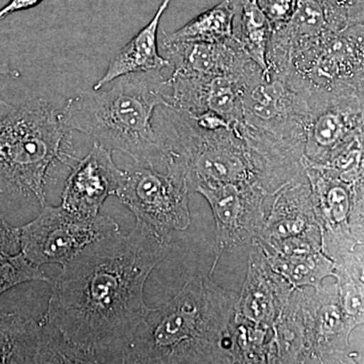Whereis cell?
Instances as JSON below:
<instances>
[{"label":"cell","instance_id":"cell-1","mask_svg":"<svg viewBox=\"0 0 364 364\" xmlns=\"http://www.w3.org/2000/svg\"><path fill=\"white\" fill-rule=\"evenodd\" d=\"M171 251L136 221L93 242L50 279L51 296L43 317L87 363H123L124 353L149 306L146 282Z\"/></svg>","mask_w":364,"mask_h":364},{"label":"cell","instance_id":"cell-2","mask_svg":"<svg viewBox=\"0 0 364 364\" xmlns=\"http://www.w3.org/2000/svg\"><path fill=\"white\" fill-rule=\"evenodd\" d=\"M237 294L196 275L168 303L149 308L123 363H232L230 327Z\"/></svg>","mask_w":364,"mask_h":364},{"label":"cell","instance_id":"cell-3","mask_svg":"<svg viewBox=\"0 0 364 364\" xmlns=\"http://www.w3.org/2000/svg\"><path fill=\"white\" fill-rule=\"evenodd\" d=\"M107 90L85 91L67 100L60 111L68 130L92 136L136 164L166 166L171 140L155 124L154 114L168 105V81L162 70L136 72L114 79Z\"/></svg>","mask_w":364,"mask_h":364},{"label":"cell","instance_id":"cell-4","mask_svg":"<svg viewBox=\"0 0 364 364\" xmlns=\"http://www.w3.org/2000/svg\"><path fill=\"white\" fill-rule=\"evenodd\" d=\"M312 86L293 69L268 71L265 76L252 61L246 71L237 128L284 183L303 169Z\"/></svg>","mask_w":364,"mask_h":364},{"label":"cell","instance_id":"cell-5","mask_svg":"<svg viewBox=\"0 0 364 364\" xmlns=\"http://www.w3.org/2000/svg\"><path fill=\"white\" fill-rule=\"evenodd\" d=\"M159 116L173 136V155L183 163L189 189L196 191L208 184H251L274 193L284 186L237 126L219 114L205 112L191 116L161 105Z\"/></svg>","mask_w":364,"mask_h":364},{"label":"cell","instance_id":"cell-6","mask_svg":"<svg viewBox=\"0 0 364 364\" xmlns=\"http://www.w3.org/2000/svg\"><path fill=\"white\" fill-rule=\"evenodd\" d=\"M0 116V193L46 203V183L56 162L75 159L66 151L60 111L44 98L14 107Z\"/></svg>","mask_w":364,"mask_h":364},{"label":"cell","instance_id":"cell-7","mask_svg":"<svg viewBox=\"0 0 364 364\" xmlns=\"http://www.w3.org/2000/svg\"><path fill=\"white\" fill-rule=\"evenodd\" d=\"M303 166L310 181L323 252L334 264L363 254V170Z\"/></svg>","mask_w":364,"mask_h":364},{"label":"cell","instance_id":"cell-8","mask_svg":"<svg viewBox=\"0 0 364 364\" xmlns=\"http://www.w3.org/2000/svg\"><path fill=\"white\" fill-rule=\"evenodd\" d=\"M166 173L146 165L135 164L124 170L116 196L142 223L163 240L171 241L174 232L191 225L189 189L183 163L171 157Z\"/></svg>","mask_w":364,"mask_h":364},{"label":"cell","instance_id":"cell-9","mask_svg":"<svg viewBox=\"0 0 364 364\" xmlns=\"http://www.w3.org/2000/svg\"><path fill=\"white\" fill-rule=\"evenodd\" d=\"M364 85L323 88L313 85L301 163L326 166L349 148L363 143Z\"/></svg>","mask_w":364,"mask_h":364},{"label":"cell","instance_id":"cell-10","mask_svg":"<svg viewBox=\"0 0 364 364\" xmlns=\"http://www.w3.org/2000/svg\"><path fill=\"white\" fill-rule=\"evenodd\" d=\"M20 230V251L35 264H65L93 242L119 231L112 217H86L62 207L45 205Z\"/></svg>","mask_w":364,"mask_h":364},{"label":"cell","instance_id":"cell-11","mask_svg":"<svg viewBox=\"0 0 364 364\" xmlns=\"http://www.w3.org/2000/svg\"><path fill=\"white\" fill-rule=\"evenodd\" d=\"M263 252L291 254L322 251V237L305 169L277 189L260 233L253 240Z\"/></svg>","mask_w":364,"mask_h":364},{"label":"cell","instance_id":"cell-12","mask_svg":"<svg viewBox=\"0 0 364 364\" xmlns=\"http://www.w3.org/2000/svg\"><path fill=\"white\" fill-rule=\"evenodd\" d=\"M298 289L303 326V351L299 363H358L349 352V338L358 328L345 313L336 282Z\"/></svg>","mask_w":364,"mask_h":364},{"label":"cell","instance_id":"cell-13","mask_svg":"<svg viewBox=\"0 0 364 364\" xmlns=\"http://www.w3.org/2000/svg\"><path fill=\"white\" fill-rule=\"evenodd\" d=\"M205 196L214 214L217 241L210 274L223 254L252 243L262 230L273 193L251 184H208L196 189Z\"/></svg>","mask_w":364,"mask_h":364},{"label":"cell","instance_id":"cell-14","mask_svg":"<svg viewBox=\"0 0 364 364\" xmlns=\"http://www.w3.org/2000/svg\"><path fill=\"white\" fill-rule=\"evenodd\" d=\"M291 69L318 87L364 85V23L326 33Z\"/></svg>","mask_w":364,"mask_h":364},{"label":"cell","instance_id":"cell-15","mask_svg":"<svg viewBox=\"0 0 364 364\" xmlns=\"http://www.w3.org/2000/svg\"><path fill=\"white\" fill-rule=\"evenodd\" d=\"M0 363H86L58 330L42 320L6 313L0 317Z\"/></svg>","mask_w":364,"mask_h":364},{"label":"cell","instance_id":"cell-16","mask_svg":"<svg viewBox=\"0 0 364 364\" xmlns=\"http://www.w3.org/2000/svg\"><path fill=\"white\" fill-rule=\"evenodd\" d=\"M124 170L112 159V151L95 141L90 152L75 159L62 193L61 205L74 214L92 217L109 196H116Z\"/></svg>","mask_w":364,"mask_h":364},{"label":"cell","instance_id":"cell-17","mask_svg":"<svg viewBox=\"0 0 364 364\" xmlns=\"http://www.w3.org/2000/svg\"><path fill=\"white\" fill-rule=\"evenodd\" d=\"M251 244L247 274L237 296L234 317L273 327L294 287L273 269L260 246L254 241Z\"/></svg>","mask_w":364,"mask_h":364},{"label":"cell","instance_id":"cell-18","mask_svg":"<svg viewBox=\"0 0 364 364\" xmlns=\"http://www.w3.org/2000/svg\"><path fill=\"white\" fill-rule=\"evenodd\" d=\"M171 74L215 76L239 73L250 58L235 38L217 43H174L162 45Z\"/></svg>","mask_w":364,"mask_h":364},{"label":"cell","instance_id":"cell-19","mask_svg":"<svg viewBox=\"0 0 364 364\" xmlns=\"http://www.w3.org/2000/svg\"><path fill=\"white\" fill-rule=\"evenodd\" d=\"M172 0H162L156 14L148 25L122 47L112 57L107 71L93 86V90H102L114 79L136 72L163 70L169 67L168 60L158 51V28L163 14Z\"/></svg>","mask_w":364,"mask_h":364},{"label":"cell","instance_id":"cell-20","mask_svg":"<svg viewBox=\"0 0 364 364\" xmlns=\"http://www.w3.org/2000/svg\"><path fill=\"white\" fill-rule=\"evenodd\" d=\"M235 6L233 37L249 58L268 75L267 48L272 28L257 0H232Z\"/></svg>","mask_w":364,"mask_h":364},{"label":"cell","instance_id":"cell-21","mask_svg":"<svg viewBox=\"0 0 364 364\" xmlns=\"http://www.w3.org/2000/svg\"><path fill=\"white\" fill-rule=\"evenodd\" d=\"M235 6L232 0L198 14L173 33H164L162 45L174 43H217L233 38Z\"/></svg>","mask_w":364,"mask_h":364},{"label":"cell","instance_id":"cell-22","mask_svg":"<svg viewBox=\"0 0 364 364\" xmlns=\"http://www.w3.org/2000/svg\"><path fill=\"white\" fill-rule=\"evenodd\" d=\"M263 253L273 269L289 280L294 289H315L322 284L323 280L333 277L334 263L323 251L291 255Z\"/></svg>","mask_w":364,"mask_h":364},{"label":"cell","instance_id":"cell-23","mask_svg":"<svg viewBox=\"0 0 364 364\" xmlns=\"http://www.w3.org/2000/svg\"><path fill=\"white\" fill-rule=\"evenodd\" d=\"M229 352L232 363H274L272 327L234 317Z\"/></svg>","mask_w":364,"mask_h":364},{"label":"cell","instance_id":"cell-24","mask_svg":"<svg viewBox=\"0 0 364 364\" xmlns=\"http://www.w3.org/2000/svg\"><path fill=\"white\" fill-rule=\"evenodd\" d=\"M50 279L39 265L26 259L21 251L14 254L0 252V296L25 282L49 284Z\"/></svg>","mask_w":364,"mask_h":364},{"label":"cell","instance_id":"cell-25","mask_svg":"<svg viewBox=\"0 0 364 364\" xmlns=\"http://www.w3.org/2000/svg\"><path fill=\"white\" fill-rule=\"evenodd\" d=\"M257 4L274 32L284 28L291 20L298 0H257Z\"/></svg>","mask_w":364,"mask_h":364},{"label":"cell","instance_id":"cell-26","mask_svg":"<svg viewBox=\"0 0 364 364\" xmlns=\"http://www.w3.org/2000/svg\"><path fill=\"white\" fill-rule=\"evenodd\" d=\"M0 252H20V230L11 226L0 215Z\"/></svg>","mask_w":364,"mask_h":364},{"label":"cell","instance_id":"cell-27","mask_svg":"<svg viewBox=\"0 0 364 364\" xmlns=\"http://www.w3.org/2000/svg\"><path fill=\"white\" fill-rule=\"evenodd\" d=\"M42 1L43 0H11L6 6L0 9V21L4 20L9 14L33 9Z\"/></svg>","mask_w":364,"mask_h":364},{"label":"cell","instance_id":"cell-28","mask_svg":"<svg viewBox=\"0 0 364 364\" xmlns=\"http://www.w3.org/2000/svg\"><path fill=\"white\" fill-rule=\"evenodd\" d=\"M0 75L11 76V77H20V71L13 70L7 64L0 63Z\"/></svg>","mask_w":364,"mask_h":364},{"label":"cell","instance_id":"cell-29","mask_svg":"<svg viewBox=\"0 0 364 364\" xmlns=\"http://www.w3.org/2000/svg\"><path fill=\"white\" fill-rule=\"evenodd\" d=\"M346 4H351V6H358V4H364V0H342Z\"/></svg>","mask_w":364,"mask_h":364},{"label":"cell","instance_id":"cell-30","mask_svg":"<svg viewBox=\"0 0 364 364\" xmlns=\"http://www.w3.org/2000/svg\"><path fill=\"white\" fill-rule=\"evenodd\" d=\"M6 313L1 312V311H0V317H2V316L6 315Z\"/></svg>","mask_w":364,"mask_h":364}]
</instances>
